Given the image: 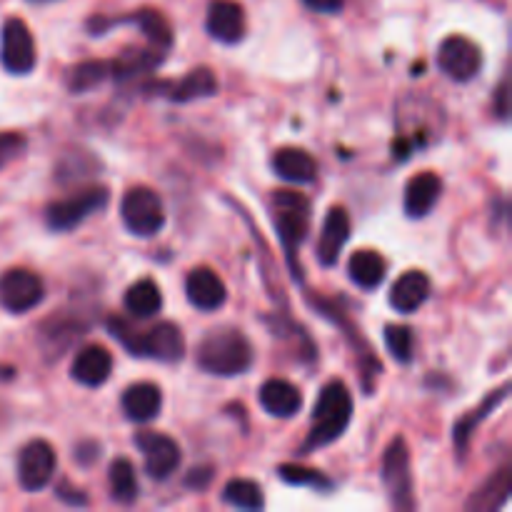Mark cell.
<instances>
[{
	"instance_id": "obj_22",
	"label": "cell",
	"mask_w": 512,
	"mask_h": 512,
	"mask_svg": "<svg viewBox=\"0 0 512 512\" xmlns=\"http://www.w3.org/2000/svg\"><path fill=\"white\" fill-rule=\"evenodd\" d=\"M163 408V395L153 383H135L123 393V413L133 423H150Z\"/></svg>"
},
{
	"instance_id": "obj_23",
	"label": "cell",
	"mask_w": 512,
	"mask_h": 512,
	"mask_svg": "<svg viewBox=\"0 0 512 512\" xmlns=\"http://www.w3.org/2000/svg\"><path fill=\"white\" fill-rule=\"evenodd\" d=\"M115 23H135L140 30H143L145 38L153 43V48L160 50V53H163V50H168L170 43H173V30H170L168 20H165L158 10H140V13L128 15L125 20H105V23L103 20H95V23H90V30H95V33H98L103 25L108 28V25H115Z\"/></svg>"
},
{
	"instance_id": "obj_16",
	"label": "cell",
	"mask_w": 512,
	"mask_h": 512,
	"mask_svg": "<svg viewBox=\"0 0 512 512\" xmlns=\"http://www.w3.org/2000/svg\"><path fill=\"white\" fill-rule=\"evenodd\" d=\"M218 90V80H215V73L208 68L190 70L188 75H183L175 83H158L153 85V93L165 95L168 100H175V103H190V100L208 98V95H215Z\"/></svg>"
},
{
	"instance_id": "obj_12",
	"label": "cell",
	"mask_w": 512,
	"mask_h": 512,
	"mask_svg": "<svg viewBox=\"0 0 512 512\" xmlns=\"http://www.w3.org/2000/svg\"><path fill=\"white\" fill-rule=\"evenodd\" d=\"M55 465V450L50 448L45 440H33V443L25 445L18 455V480L28 493H38L45 485L53 480Z\"/></svg>"
},
{
	"instance_id": "obj_20",
	"label": "cell",
	"mask_w": 512,
	"mask_h": 512,
	"mask_svg": "<svg viewBox=\"0 0 512 512\" xmlns=\"http://www.w3.org/2000/svg\"><path fill=\"white\" fill-rule=\"evenodd\" d=\"M110 370H113V358H110L108 350L93 345V348H85L75 355L70 375H73L75 383L85 385V388H98L110 378Z\"/></svg>"
},
{
	"instance_id": "obj_39",
	"label": "cell",
	"mask_w": 512,
	"mask_h": 512,
	"mask_svg": "<svg viewBox=\"0 0 512 512\" xmlns=\"http://www.w3.org/2000/svg\"><path fill=\"white\" fill-rule=\"evenodd\" d=\"M13 370L10 368H0V380H8V378H13Z\"/></svg>"
},
{
	"instance_id": "obj_27",
	"label": "cell",
	"mask_w": 512,
	"mask_h": 512,
	"mask_svg": "<svg viewBox=\"0 0 512 512\" xmlns=\"http://www.w3.org/2000/svg\"><path fill=\"white\" fill-rule=\"evenodd\" d=\"M163 308V295L153 280H138L125 293V310L135 318H153Z\"/></svg>"
},
{
	"instance_id": "obj_35",
	"label": "cell",
	"mask_w": 512,
	"mask_h": 512,
	"mask_svg": "<svg viewBox=\"0 0 512 512\" xmlns=\"http://www.w3.org/2000/svg\"><path fill=\"white\" fill-rule=\"evenodd\" d=\"M55 493H58V498L65 500V503H68V505H85V503H88V498H85V495H83V490L70 488L68 483H60Z\"/></svg>"
},
{
	"instance_id": "obj_5",
	"label": "cell",
	"mask_w": 512,
	"mask_h": 512,
	"mask_svg": "<svg viewBox=\"0 0 512 512\" xmlns=\"http://www.w3.org/2000/svg\"><path fill=\"white\" fill-rule=\"evenodd\" d=\"M275 228L280 243L288 250V258L295 260L298 248L308 238V200L290 190L275 193Z\"/></svg>"
},
{
	"instance_id": "obj_15",
	"label": "cell",
	"mask_w": 512,
	"mask_h": 512,
	"mask_svg": "<svg viewBox=\"0 0 512 512\" xmlns=\"http://www.w3.org/2000/svg\"><path fill=\"white\" fill-rule=\"evenodd\" d=\"M185 293H188L190 303L198 310H205V313H213V310L223 308L225 300H228L225 283L210 268L193 270L188 275V280H185Z\"/></svg>"
},
{
	"instance_id": "obj_38",
	"label": "cell",
	"mask_w": 512,
	"mask_h": 512,
	"mask_svg": "<svg viewBox=\"0 0 512 512\" xmlns=\"http://www.w3.org/2000/svg\"><path fill=\"white\" fill-rule=\"evenodd\" d=\"M210 478V470H198V475L193 473V478L188 480V485H205Z\"/></svg>"
},
{
	"instance_id": "obj_18",
	"label": "cell",
	"mask_w": 512,
	"mask_h": 512,
	"mask_svg": "<svg viewBox=\"0 0 512 512\" xmlns=\"http://www.w3.org/2000/svg\"><path fill=\"white\" fill-rule=\"evenodd\" d=\"M440 193H443V180L438 175L430 173V170L415 175L405 188L403 200L408 218H425L440 200Z\"/></svg>"
},
{
	"instance_id": "obj_3",
	"label": "cell",
	"mask_w": 512,
	"mask_h": 512,
	"mask_svg": "<svg viewBox=\"0 0 512 512\" xmlns=\"http://www.w3.org/2000/svg\"><path fill=\"white\" fill-rule=\"evenodd\" d=\"M198 365L210 375L235 378L253 365V345L238 330H215L200 343Z\"/></svg>"
},
{
	"instance_id": "obj_19",
	"label": "cell",
	"mask_w": 512,
	"mask_h": 512,
	"mask_svg": "<svg viewBox=\"0 0 512 512\" xmlns=\"http://www.w3.org/2000/svg\"><path fill=\"white\" fill-rule=\"evenodd\" d=\"M428 298L430 278L423 270H408V273H403L395 280L393 290H390V305L403 315L415 313Z\"/></svg>"
},
{
	"instance_id": "obj_7",
	"label": "cell",
	"mask_w": 512,
	"mask_h": 512,
	"mask_svg": "<svg viewBox=\"0 0 512 512\" xmlns=\"http://www.w3.org/2000/svg\"><path fill=\"white\" fill-rule=\"evenodd\" d=\"M398 123H400V140L408 143V150H413L415 145H425L438 135L440 125H435V120H443L440 108L430 100L423 98H405L398 108Z\"/></svg>"
},
{
	"instance_id": "obj_13",
	"label": "cell",
	"mask_w": 512,
	"mask_h": 512,
	"mask_svg": "<svg viewBox=\"0 0 512 512\" xmlns=\"http://www.w3.org/2000/svg\"><path fill=\"white\" fill-rule=\"evenodd\" d=\"M135 445L143 453L145 460V473L153 480H165L178 470L180 465V448L173 438L163 433H150L143 430L135 438Z\"/></svg>"
},
{
	"instance_id": "obj_11",
	"label": "cell",
	"mask_w": 512,
	"mask_h": 512,
	"mask_svg": "<svg viewBox=\"0 0 512 512\" xmlns=\"http://www.w3.org/2000/svg\"><path fill=\"white\" fill-rule=\"evenodd\" d=\"M438 65L450 80H455V83H468L483 68V55H480L478 45L465 38V35H450L440 45Z\"/></svg>"
},
{
	"instance_id": "obj_33",
	"label": "cell",
	"mask_w": 512,
	"mask_h": 512,
	"mask_svg": "<svg viewBox=\"0 0 512 512\" xmlns=\"http://www.w3.org/2000/svg\"><path fill=\"white\" fill-rule=\"evenodd\" d=\"M280 478L290 485H305V488H318V490H330L333 483L325 478L323 473L313 468H303V465H280Z\"/></svg>"
},
{
	"instance_id": "obj_21",
	"label": "cell",
	"mask_w": 512,
	"mask_h": 512,
	"mask_svg": "<svg viewBox=\"0 0 512 512\" xmlns=\"http://www.w3.org/2000/svg\"><path fill=\"white\" fill-rule=\"evenodd\" d=\"M260 405L273 418H293L303 408V395L288 380L273 378L260 388Z\"/></svg>"
},
{
	"instance_id": "obj_34",
	"label": "cell",
	"mask_w": 512,
	"mask_h": 512,
	"mask_svg": "<svg viewBox=\"0 0 512 512\" xmlns=\"http://www.w3.org/2000/svg\"><path fill=\"white\" fill-rule=\"evenodd\" d=\"M25 145H28V140L20 133H0V168H5L15 158H20Z\"/></svg>"
},
{
	"instance_id": "obj_40",
	"label": "cell",
	"mask_w": 512,
	"mask_h": 512,
	"mask_svg": "<svg viewBox=\"0 0 512 512\" xmlns=\"http://www.w3.org/2000/svg\"><path fill=\"white\" fill-rule=\"evenodd\" d=\"M33 3H53V0H33Z\"/></svg>"
},
{
	"instance_id": "obj_10",
	"label": "cell",
	"mask_w": 512,
	"mask_h": 512,
	"mask_svg": "<svg viewBox=\"0 0 512 512\" xmlns=\"http://www.w3.org/2000/svg\"><path fill=\"white\" fill-rule=\"evenodd\" d=\"M43 295V280H40L33 270L13 268L5 270V273L0 275V305H3L8 313L20 315L38 308Z\"/></svg>"
},
{
	"instance_id": "obj_1",
	"label": "cell",
	"mask_w": 512,
	"mask_h": 512,
	"mask_svg": "<svg viewBox=\"0 0 512 512\" xmlns=\"http://www.w3.org/2000/svg\"><path fill=\"white\" fill-rule=\"evenodd\" d=\"M350 420H353V398H350L348 385L333 380V383L320 390V398L315 403L313 428H310L308 440H305L303 453L335 443L348 430Z\"/></svg>"
},
{
	"instance_id": "obj_24",
	"label": "cell",
	"mask_w": 512,
	"mask_h": 512,
	"mask_svg": "<svg viewBox=\"0 0 512 512\" xmlns=\"http://www.w3.org/2000/svg\"><path fill=\"white\" fill-rule=\"evenodd\" d=\"M510 483H512V475L508 465H503L500 470H495L473 495L470 500L465 503V508L473 510V512H490V510H498L500 505L508 500L510 495Z\"/></svg>"
},
{
	"instance_id": "obj_28",
	"label": "cell",
	"mask_w": 512,
	"mask_h": 512,
	"mask_svg": "<svg viewBox=\"0 0 512 512\" xmlns=\"http://www.w3.org/2000/svg\"><path fill=\"white\" fill-rule=\"evenodd\" d=\"M508 398V385H503V388L500 390H495L493 395H490L488 400H485L483 405H480L478 410H470V415H465L463 420H460L458 425H455V433H453V438H455V445H458V450L460 453H465V448H468V440L473 438V433H475V428H478L480 423H483L485 418H488L490 413H493L495 408H498L500 403H503V400Z\"/></svg>"
},
{
	"instance_id": "obj_29",
	"label": "cell",
	"mask_w": 512,
	"mask_h": 512,
	"mask_svg": "<svg viewBox=\"0 0 512 512\" xmlns=\"http://www.w3.org/2000/svg\"><path fill=\"white\" fill-rule=\"evenodd\" d=\"M113 78V63H103V60H88V63H80L75 68L68 70V88L70 93H85V90L95 88L103 80Z\"/></svg>"
},
{
	"instance_id": "obj_30",
	"label": "cell",
	"mask_w": 512,
	"mask_h": 512,
	"mask_svg": "<svg viewBox=\"0 0 512 512\" xmlns=\"http://www.w3.org/2000/svg\"><path fill=\"white\" fill-rule=\"evenodd\" d=\"M110 495L118 500L120 505H130L138 500V478H135L133 465L125 458H118L110 465Z\"/></svg>"
},
{
	"instance_id": "obj_25",
	"label": "cell",
	"mask_w": 512,
	"mask_h": 512,
	"mask_svg": "<svg viewBox=\"0 0 512 512\" xmlns=\"http://www.w3.org/2000/svg\"><path fill=\"white\" fill-rule=\"evenodd\" d=\"M273 168L280 178L298 185L313 183L315 175H318V165H315V160L303 148L278 150L273 158Z\"/></svg>"
},
{
	"instance_id": "obj_4",
	"label": "cell",
	"mask_w": 512,
	"mask_h": 512,
	"mask_svg": "<svg viewBox=\"0 0 512 512\" xmlns=\"http://www.w3.org/2000/svg\"><path fill=\"white\" fill-rule=\"evenodd\" d=\"M120 218H123L125 228L133 235L140 238H150V235L160 233V228L165 225V208L163 200L155 190L143 188H130L123 195V203H120Z\"/></svg>"
},
{
	"instance_id": "obj_17",
	"label": "cell",
	"mask_w": 512,
	"mask_h": 512,
	"mask_svg": "<svg viewBox=\"0 0 512 512\" xmlns=\"http://www.w3.org/2000/svg\"><path fill=\"white\" fill-rule=\"evenodd\" d=\"M350 238V218L343 208H330L325 215L323 233L318 240V258L323 265L338 263L340 253H343L345 243Z\"/></svg>"
},
{
	"instance_id": "obj_37",
	"label": "cell",
	"mask_w": 512,
	"mask_h": 512,
	"mask_svg": "<svg viewBox=\"0 0 512 512\" xmlns=\"http://www.w3.org/2000/svg\"><path fill=\"white\" fill-rule=\"evenodd\" d=\"M508 100H510L508 78H503V83H500V88H498V105H495V113H498V118H503V120L508 118V110H510Z\"/></svg>"
},
{
	"instance_id": "obj_36",
	"label": "cell",
	"mask_w": 512,
	"mask_h": 512,
	"mask_svg": "<svg viewBox=\"0 0 512 512\" xmlns=\"http://www.w3.org/2000/svg\"><path fill=\"white\" fill-rule=\"evenodd\" d=\"M303 3L315 13H340L343 10V0H303Z\"/></svg>"
},
{
	"instance_id": "obj_9",
	"label": "cell",
	"mask_w": 512,
	"mask_h": 512,
	"mask_svg": "<svg viewBox=\"0 0 512 512\" xmlns=\"http://www.w3.org/2000/svg\"><path fill=\"white\" fill-rule=\"evenodd\" d=\"M0 63L13 75L30 73L38 63L33 33L20 18L5 20L3 35H0Z\"/></svg>"
},
{
	"instance_id": "obj_2",
	"label": "cell",
	"mask_w": 512,
	"mask_h": 512,
	"mask_svg": "<svg viewBox=\"0 0 512 512\" xmlns=\"http://www.w3.org/2000/svg\"><path fill=\"white\" fill-rule=\"evenodd\" d=\"M108 328L110 335H115L118 343L125 350H130V355L153 358L160 360V363H175L185 355V338L178 325L173 323H160L155 328L145 330V333H138L125 320L113 318L108 320Z\"/></svg>"
},
{
	"instance_id": "obj_26",
	"label": "cell",
	"mask_w": 512,
	"mask_h": 512,
	"mask_svg": "<svg viewBox=\"0 0 512 512\" xmlns=\"http://www.w3.org/2000/svg\"><path fill=\"white\" fill-rule=\"evenodd\" d=\"M385 273H388V263L375 250H358V253H353V258L348 263L350 280L363 290L378 288L383 283Z\"/></svg>"
},
{
	"instance_id": "obj_8",
	"label": "cell",
	"mask_w": 512,
	"mask_h": 512,
	"mask_svg": "<svg viewBox=\"0 0 512 512\" xmlns=\"http://www.w3.org/2000/svg\"><path fill=\"white\" fill-rule=\"evenodd\" d=\"M108 205V190L105 188H90L83 193L73 195V198L58 200V203L48 205L45 210V220H48V228L55 233H65V230H73L83 223L85 218H90L93 213L103 210Z\"/></svg>"
},
{
	"instance_id": "obj_6",
	"label": "cell",
	"mask_w": 512,
	"mask_h": 512,
	"mask_svg": "<svg viewBox=\"0 0 512 512\" xmlns=\"http://www.w3.org/2000/svg\"><path fill=\"white\" fill-rule=\"evenodd\" d=\"M383 483L393 508H415L413 500V473H410V453L403 438H395L388 445L383 458Z\"/></svg>"
},
{
	"instance_id": "obj_31",
	"label": "cell",
	"mask_w": 512,
	"mask_h": 512,
	"mask_svg": "<svg viewBox=\"0 0 512 512\" xmlns=\"http://www.w3.org/2000/svg\"><path fill=\"white\" fill-rule=\"evenodd\" d=\"M223 500L240 510H260L265 505L263 490L253 480H230L223 490Z\"/></svg>"
},
{
	"instance_id": "obj_32",
	"label": "cell",
	"mask_w": 512,
	"mask_h": 512,
	"mask_svg": "<svg viewBox=\"0 0 512 512\" xmlns=\"http://www.w3.org/2000/svg\"><path fill=\"white\" fill-rule=\"evenodd\" d=\"M385 345L398 363L413 360V330L405 328V325H388L385 328Z\"/></svg>"
},
{
	"instance_id": "obj_14",
	"label": "cell",
	"mask_w": 512,
	"mask_h": 512,
	"mask_svg": "<svg viewBox=\"0 0 512 512\" xmlns=\"http://www.w3.org/2000/svg\"><path fill=\"white\" fill-rule=\"evenodd\" d=\"M205 28L218 43H238L245 35V10L235 0H213L208 8Z\"/></svg>"
}]
</instances>
